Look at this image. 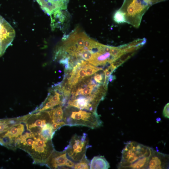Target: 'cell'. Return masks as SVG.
I'll return each instance as SVG.
<instances>
[{"label": "cell", "instance_id": "obj_1", "mask_svg": "<svg viewBox=\"0 0 169 169\" xmlns=\"http://www.w3.org/2000/svg\"><path fill=\"white\" fill-rule=\"evenodd\" d=\"M26 129L20 137L17 146L31 156L34 164L44 165L54 149L52 140H48L40 133Z\"/></svg>", "mask_w": 169, "mask_h": 169}, {"label": "cell", "instance_id": "obj_2", "mask_svg": "<svg viewBox=\"0 0 169 169\" xmlns=\"http://www.w3.org/2000/svg\"><path fill=\"white\" fill-rule=\"evenodd\" d=\"M64 120L65 125L70 126L81 125L92 129L99 128L103 122L96 112L87 110H72L69 107H65Z\"/></svg>", "mask_w": 169, "mask_h": 169}, {"label": "cell", "instance_id": "obj_3", "mask_svg": "<svg viewBox=\"0 0 169 169\" xmlns=\"http://www.w3.org/2000/svg\"><path fill=\"white\" fill-rule=\"evenodd\" d=\"M150 6L146 0H124L119 9L124 13L126 23L138 28Z\"/></svg>", "mask_w": 169, "mask_h": 169}, {"label": "cell", "instance_id": "obj_4", "mask_svg": "<svg viewBox=\"0 0 169 169\" xmlns=\"http://www.w3.org/2000/svg\"><path fill=\"white\" fill-rule=\"evenodd\" d=\"M153 149L151 148L135 141L128 142L122 151L120 168H128V167L139 159L151 156Z\"/></svg>", "mask_w": 169, "mask_h": 169}, {"label": "cell", "instance_id": "obj_5", "mask_svg": "<svg viewBox=\"0 0 169 169\" xmlns=\"http://www.w3.org/2000/svg\"><path fill=\"white\" fill-rule=\"evenodd\" d=\"M87 134L82 136L76 134L73 136L69 144L65 148L68 158L74 163L79 162L85 155L87 149L90 147Z\"/></svg>", "mask_w": 169, "mask_h": 169}, {"label": "cell", "instance_id": "obj_6", "mask_svg": "<svg viewBox=\"0 0 169 169\" xmlns=\"http://www.w3.org/2000/svg\"><path fill=\"white\" fill-rule=\"evenodd\" d=\"M26 128L25 123L23 121L0 133V145L12 150H16L20 137Z\"/></svg>", "mask_w": 169, "mask_h": 169}, {"label": "cell", "instance_id": "obj_7", "mask_svg": "<svg viewBox=\"0 0 169 169\" xmlns=\"http://www.w3.org/2000/svg\"><path fill=\"white\" fill-rule=\"evenodd\" d=\"M15 36L14 28L0 15V57L11 45Z\"/></svg>", "mask_w": 169, "mask_h": 169}, {"label": "cell", "instance_id": "obj_8", "mask_svg": "<svg viewBox=\"0 0 169 169\" xmlns=\"http://www.w3.org/2000/svg\"><path fill=\"white\" fill-rule=\"evenodd\" d=\"M75 163L69 159L65 150L58 151L54 150L44 165L50 169L73 168Z\"/></svg>", "mask_w": 169, "mask_h": 169}, {"label": "cell", "instance_id": "obj_9", "mask_svg": "<svg viewBox=\"0 0 169 169\" xmlns=\"http://www.w3.org/2000/svg\"><path fill=\"white\" fill-rule=\"evenodd\" d=\"M64 97L63 94L53 87L49 93L45 100L32 112L50 110L57 106H63Z\"/></svg>", "mask_w": 169, "mask_h": 169}, {"label": "cell", "instance_id": "obj_10", "mask_svg": "<svg viewBox=\"0 0 169 169\" xmlns=\"http://www.w3.org/2000/svg\"><path fill=\"white\" fill-rule=\"evenodd\" d=\"M168 156L153 150L146 169H166L168 168Z\"/></svg>", "mask_w": 169, "mask_h": 169}, {"label": "cell", "instance_id": "obj_11", "mask_svg": "<svg viewBox=\"0 0 169 169\" xmlns=\"http://www.w3.org/2000/svg\"><path fill=\"white\" fill-rule=\"evenodd\" d=\"M63 106L60 105L48 110L51 119V126L55 132L61 127L65 125Z\"/></svg>", "mask_w": 169, "mask_h": 169}, {"label": "cell", "instance_id": "obj_12", "mask_svg": "<svg viewBox=\"0 0 169 169\" xmlns=\"http://www.w3.org/2000/svg\"><path fill=\"white\" fill-rule=\"evenodd\" d=\"M47 8L54 11L67 8L69 0H39Z\"/></svg>", "mask_w": 169, "mask_h": 169}, {"label": "cell", "instance_id": "obj_13", "mask_svg": "<svg viewBox=\"0 0 169 169\" xmlns=\"http://www.w3.org/2000/svg\"><path fill=\"white\" fill-rule=\"evenodd\" d=\"M110 167L109 163L104 156H95L90 162V169H107Z\"/></svg>", "mask_w": 169, "mask_h": 169}, {"label": "cell", "instance_id": "obj_14", "mask_svg": "<svg viewBox=\"0 0 169 169\" xmlns=\"http://www.w3.org/2000/svg\"><path fill=\"white\" fill-rule=\"evenodd\" d=\"M150 156H145L139 159L131 164L128 168L146 169Z\"/></svg>", "mask_w": 169, "mask_h": 169}, {"label": "cell", "instance_id": "obj_15", "mask_svg": "<svg viewBox=\"0 0 169 169\" xmlns=\"http://www.w3.org/2000/svg\"><path fill=\"white\" fill-rule=\"evenodd\" d=\"M90 162L85 155L79 162L75 164L74 168L90 169Z\"/></svg>", "mask_w": 169, "mask_h": 169}, {"label": "cell", "instance_id": "obj_16", "mask_svg": "<svg viewBox=\"0 0 169 169\" xmlns=\"http://www.w3.org/2000/svg\"><path fill=\"white\" fill-rule=\"evenodd\" d=\"M113 18L115 22L118 24L126 23L124 14L119 9L115 12Z\"/></svg>", "mask_w": 169, "mask_h": 169}, {"label": "cell", "instance_id": "obj_17", "mask_svg": "<svg viewBox=\"0 0 169 169\" xmlns=\"http://www.w3.org/2000/svg\"><path fill=\"white\" fill-rule=\"evenodd\" d=\"M84 68L86 70V76H91L96 72L102 69V68L94 66L88 62L85 65Z\"/></svg>", "mask_w": 169, "mask_h": 169}, {"label": "cell", "instance_id": "obj_18", "mask_svg": "<svg viewBox=\"0 0 169 169\" xmlns=\"http://www.w3.org/2000/svg\"><path fill=\"white\" fill-rule=\"evenodd\" d=\"M136 52L135 51L125 53L121 55L119 58L121 61L124 63L132 56Z\"/></svg>", "mask_w": 169, "mask_h": 169}, {"label": "cell", "instance_id": "obj_19", "mask_svg": "<svg viewBox=\"0 0 169 169\" xmlns=\"http://www.w3.org/2000/svg\"><path fill=\"white\" fill-rule=\"evenodd\" d=\"M86 76V72L84 67H81L78 71L76 75V77L80 81Z\"/></svg>", "mask_w": 169, "mask_h": 169}, {"label": "cell", "instance_id": "obj_20", "mask_svg": "<svg viewBox=\"0 0 169 169\" xmlns=\"http://www.w3.org/2000/svg\"><path fill=\"white\" fill-rule=\"evenodd\" d=\"M103 78V75L102 74H95L93 78L97 83L102 84Z\"/></svg>", "mask_w": 169, "mask_h": 169}, {"label": "cell", "instance_id": "obj_21", "mask_svg": "<svg viewBox=\"0 0 169 169\" xmlns=\"http://www.w3.org/2000/svg\"><path fill=\"white\" fill-rule=\"evenodd\" d=\"M169 103H168L165 105L163 111V116L167 118H169Z\"/></svg>", "mask_w": 169, "mask_h": 169}, {"label": "cell", "instance_id": "obj_22", "mask_svg": "<svg viewBox=\"0 0 169 169\" xmlns=\"http://www.w3.org/2000/svg\"><path fill=\"white\" fill-rule=\"evenodd\" d=\"M115 79V77L114 75H110L109 78V81L111 82L113 79Z\"/></svg>", "mask_w": 169, "mask_h": 169}]
</instances>
